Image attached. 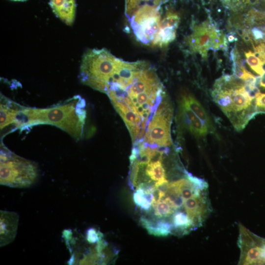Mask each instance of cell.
Instances as JSON below:
<instances>
[{
  "label": "cell",
  "instance_id": "ba28073f",
  "mask_svg": "<svg viewBox=\"0 0 265 265\" xmlns=\"http://www.w3.org/2000/svg\"><path fill=\"white\" fill-rule=\"evenodd\" d=\"M220 31L212 22L205 21L195 26L191 35L188 37L187 43L189 49L194 53H198L204 58L207 57L208 51L211 49L212 39Z\"/></svg>",
  "mask_w": 265,
  "mask_h": 265
},
{
  "label": "cell",
  "instance_id": "4316f807",
  "mask_svg": "<svg viewBox=\"0 0 265 265\" xmlns=\"http://www.w3.org/2000/svg\"><path fill=\"white\" fill-rule=\"evenodd\" d=\"M249 33L256 42L263 40L265 42V33L259 27L252 28Z\"/></svg>",
  "mask_w": 265,
  "mask_h": 265
},
{
  "label": "cell",
  "instance_id": "cb8c5ba5",
  "mask_svg": "<svg viewBox=\"0 0 265 265\" xmlns=\"http://www.w3.org/2000/svg\"><path fill=\"white\" fill-rule=\"evenodd\" d=\"M120 116L123 119L128 129L132 126L137 125L136 119L139 115L136 114L132 109H130Z\"/></svg>",
  "mask_w": 265,
  "mask_h": 265
},
{
  "label": "cell",
  "instance_id": "52a82bcc",
  "mask_svg": "<svg viewBox=\"0 0 265 265\" xmlns=\"http://www.w3.org/2000/svg\"><path fill=\"white\" fill-rule=\"evenodd\" d=\"M172 119L161 115L154 113L148 125L144 142L152 148L167 147L172 144L170 125Z\"/></svg>",
  "mask_w": 265,
  "mask_h": 265
},
{
  "label": "cell",
  "instance_id": "30bf717a",
  "mask_svg": "<svg viewBox=\"0 0 265 265\" xmlns=\"http://www.w3.org/2000/svg\"><path fill=\"white\" fill-rule=\"evenodd\" d=\"M180 21L178 14L168 11L161 19L159 31L152 45L164 47L173 41Z\"/></svg>",
  "mask_w": 265,
  "mask_h": 265
},
{
  "label": "cell",
  "instance_id": "6da1fadb",
  "mask_svg": "<svg viewBox=\"0 0 265 265\" xmlns=\"http://www.w3.org/2000/svg\"><path fill=\"white\" fill-rule=\"evenodd\" d=\"M85 101L79 95L46 108L22 106L14 123L21 130L36 125L55 126L79 141L82 139L86 117Z\"/></svg>",
  "mask_w": 265,
  "mask_h": 265
},
{
  "label": "cell",
  "instance_id": "9c48e42d",
  "mask_svg": "<svg viewBox=\"0 0 265 265\" xmlns=\"http://www.w3.org/2000/svg\"><path fill=\"white\" fill-rule=\"evenodd\" d=\"M184 207L194 228L201 226L211 211L207 191L185 200Z\"/></svg>",
  "mask_w": 265,
  "mask_h": 265
},
{
  "label": "cell",
  "instance_id": "d4e9b609",
  "mask_svg": "<svg viewBox=\"0 0 265 265\" xmlns=\"http://www.w3.org/2000/svg\"><path fill=\"white\" fill-rule=\"evenodd\" d=\"M255 105L258 113H265V94L258 93L255 97Z\"/></svg>",
  "mask_w": 265,
  "mask_h": 265
},
{
  "label": "cell",
  "instance_id": "f1b7e54d",
  "mask_svg": "<svg viewBox=\"0 0 265 265\" xmlns=\"http://www.w3.org/2000/svg\"><path fill=\"white\" fill-rule=\"evenodd\" d=\"M128 130L131 135L132 142L134 144L136 140L137 135L140 130V126L138 125H134L131 127Z\"/></svg>",
  "mask_w": 265,
  "mask_h": 265
},
{
  "label": "cell",
  "instance_id": "7402d4cb",
  "mask_svg": "<svg viewBox=\"0 0 265 265\" xmlns=\"http://www.w3.org/2000/svg\"><path fill=\"white\" fill-rule=\"evenodd\" d=\"M149 0H126L125 14L128 20L132 17L136 11L140 7L139 5L143 1Z\"/></svg>",
  "mask_w": 265,
  "mask_h": 265
},
{
  "label": "cell",
  "instance_id": "d6986e66",
  "mask_svg": "<svg viewBox=\"0 0 265 265\" xmlns=\"http://www.w3.org/2000/svg\"><path fill=\"white\" fill-rule=\"evenodd\" d=\"M245 56L246 62L250 68L257 74L262 76L265 73L263 67L264 61L250 51L245 53Z\"/></svg>",
  "mask_w": 265,
  "mask_h": 265
},
{
  "label": "cell",
  "instance_id": "ffe728a7",
  "mask_svg": "<svg viewBox=\"0 0 265 265\" xmlns=\"http://www.w3.org/2000/svg\"><path fill=\"white\" fill-rule=\"evenodd\" d=\"M133 199L135 204L144 211H148L152 205L151 201L141 188L138 187L133 193Z\"/></svg>",
  "mask_w": 265,
  "mask_h": 265
},
{
  "label": "cell",
  "instance_id": "4dcf8cb0",
  "mask_svg": "<svg viewBox=\"0 0 265 265\" xmlns=\"http://www.w3.org/2000/svg\"><path fill=\"white\" fill-rule=\"evenodd\" d=\"M234 34L235 33H233L232 32L228 34V35H227L228 41L230 42H233L238 40L237 38L235 37V35Z\"/></svg>",
  "mask_w": 265,
  "mask_h": 265
},
{
  "label": "cell",
  "instance_id": "8992f818",
  "mask_svg": "<svg viewBox=\"0 0 265 265\" xmlns=\"http://www.w3.org/2000/svg\"><path fill=\"white\" fill-rule=\"evenodd\" d=\"M239 265H265V239L239 224Z\"/></svg>",
  "mask_w": 265,
  "mask_h": 265
},
{
  "label": "cell",
  "instance_id": "e0dca14e",
  "mask_svg": "<svg viewBox=\"0 0 265 265\" xmlns=\"http://www.w3.org/2000/svg\"><path fill=\"white\" fill-rule=\"evenodd\" d=\"M145 174L152 181L158 182L166 179L162 161L148 163L145 169Z\"/></svg>",
  "mask_w": 265,
  "mask_h": 265
},
{
  "label": "cell",
  "instance_id": "836d02e7",
  "mask_svg": "<svg viewBox=\"0 0 265 265\" xmlns=\"http://www.w3.org/2000/svg\"><path fill=\"white\" fill-rule=\"evenodd\" d=\"M264 33H265V32Z\"/></svg>",
  "mask_w": 265,
  "mask_h": 265
},
{
  "label": "cell",
  "instance_id": "ac0fdd59",
  "mask_svg": "<svg viewBox=\"0 0 265 265\" xmlns=\"http://www.w3.org/2000/svg\"><path fill=\"white\" fill-rule=\"evenodd\" d=\"M172 219L174 228L184 232V233L188 232V229L194 228L191 220L187 214L184 212H176Z\"/></svg>",
  "mask_w": 265,
  "mask_h": 265
},
{
  "label": "cell",
  "instance_id": "44dd1931",
  "mask_svg": "<svg viewBox=\"0 0 265 265\" xmlns=\"http://www.w3.org/2000/svg\"><path fill=\"white\" fill-rule=\"evenodd\" d=\"M153 206L155 207V214L158 217L167 216L174 212L172 207L164 200H161Z\"/></svg>",
  "mask_w": 265,
  "mask_h": 265
},
{
  "label": "cell",
  "instance_id": "3957f363",
  "mask_svg": "<svg viewBox=\"0 0 265 265\" xmlns=\"http://www.w3.org/2000/svg\"><path fill=\"white\" fill-rule=\"evenodd\" d=\"M105 49L88 50L83 55L80 79L84 84L107 94L118 60Z\"/></svg>",
  "mask_w": 265,
  "mask_h": 265
},
{
  "label": "cell",
  "instance_id": "7a4b0ae2",
  "mask_svg": "<svg viewBox=\"0 0 265 265\" xmlns=\"http://www.w3.org/2000/svg\"><path fill=\"white\" fill-rule=\"evenodd\" d=\"M212 96L238 131L258 113L255 98L246 91L244 81L234 75H226L217 79Z\"/></svg>",
  "mask_w": 265,
  "mask_h": 265
},
{
  "label": "cell",
  "instance_id": "603a6c76",
  "mask_svg": "<svg viewBox=\"0 0 265 265\" xmlns=\"http://www.w3.org/2000/svg\"><path fill=\"white\" fill-rule=\"evenodd\" d=\"M187 179L201 191L207 190L208 185L204 180L193 176L186 170L185 171Z\"/></svg>",
  "mask_w": 265,
  "mask_h": 265
},
{
  "label": "cell",
  "instance_id": "5b68a950",
  "mask_svg": "<svg viewBox=\"0 0 265 265\" xmlns=\"http://www.w3.org/2000/svg\"><path fill=\"white\" fill-rule=\"evenodd\" d=\"M161 21L159 6L148 4L140 7L129 20L136 39L151 45L159 31Z\"/></svg>",
  "mask_w": 265,
  "mask_h": 265
},
{
  "label": "cell",
  "instance_id": "2e32d148",
  "mask_svg": "<svg viewBox=\"0 0 265 265\" xmlns=\"http://www.w3.org/2000/svg\"><path fill=\"white\" fill-rule=\"evenodd\" d=\"M179 190L184 200L197 196L202 192L187 179H182L171 183Z\"/></svg>",
  "mask_w": 265,
  "mask_h": 265
},
{
  "label": "cell",
  "instance_id": "83f0119b",
  "mask_svg": "<svg viewBox=\"0 0 265 265\" xmlns=\"http://www.w3.org/2000/svg\"><path fill=\"white\" fill-rule=\"evenodd\" d=\"M255 53L263 61L265 62V42L260 43L254 47Z\"/></svg>",
  "mask_w": 265,
  "mask_h": 265
},
{
  "label": "cell",
  "instance_id": "9a60e30c",
  "mask_svg": "<svg viewBox=\"0 0 265 265\" xmlns=\"http://www.w3.org/2000/svg\"><path fill=\"white\" fill-rule=\"evenodd\" d=\"M181 103L187 106L206 125L210 131L212 125L207 112L200 103L191 95L186 94L182 96Z\"/></svg>",
  "mask_w": 265,
  "mask_h": 265
},
{
  "label": "cell",
  "instance_id": "484cf974",
  "mask_svg": "<svg viewBox=\"0 0 265 265\" xmlns=\"http://www.w3.org/2000/svg\"><path fill=\"white\" fill-rule=\"evenodd\" d=\"M86 236V239L90 243H95L103 237L102 234L97 232L94 228L88 229Z\"/></svg>",
  "mask_w": 265,
  "mask_h": 265
},
{
  "label": "cell",
  "instance_id": "d6a6232c",
  "mask_svg": "<svg viewBox=\"0 0 265 265\" xmlns=\"http://www.w3.org/2000/svg\"><path fill=\"white\" fill-rule=\"evenodd\" d=\"M11 0L19 1H25V0Z\"/></svg>",
  "mask_w": 265,
  "mask_h": 265
},
{
  "label": "cell",
  "instance_id": "4fadbf2b",
  "mask_svg": "<svg viewBox=\"0 0 265 265\" xmlns=\"http://www.w3.org/2000/svg\"><path fill=\"white\" fill-rule=\"evenodd\" d=\"M23 106L0 95V130L13 125Z\"/></svg>",
  "mask_w": 265,
  "mask_h": 265
},
{
  "label": "cell",
  "instance_id": "5bb4252c",
  "mask_svg": "<svg viewBox=\"0 0 265 265\" xmlns=\"http://www.w3.org/2000/svg\"><path fill=\"white\" fill-rule=\"evenodd\" d=\"M50 5L58 18L67 25H72L76 14L75 0H50Z\"/></svg>",
  "mask_w": 265,
  "mask_h": 265
},
{
  "label": "cell",
  "instance_id": "277c9868",
  "mask_svg": "<svg viewBox=\"0 0 265 265\" xmlns=\"http://www.w3.org/2000/svg\"><path fill=\"white\" fill-rule=\"evenodd\" d=\"M0 184L12 187H28L39 177V168L34 161L17 155L0 145Z\"/></svg>",
  "mask_w": 265,
  "mask_h": 265
},
{
  "label": "cell",
  "instance_id": "1f68e13d",
  "mask_svg": "<svg viewBox=\"0 0 265 265\" xmlns=\"http://www.w3.org/2000/svg\"><path fill=\"white\" fill-rule=\"evenodd\" d=\"M166 0H154L153 3L156 6H160L161 3H163Z\"/></svg>",
  "mask_w": 265,
  "mask_h": 265
},
{
  "label": "cell",
  "instance_id": "f546056e",
  "mask_svg": "<svg viewBox=\"0 0 265 265\" xmlns=\"http://www.w3.org/2000/svg\"><path fill=\"white\" fill-rule=\"evenodd\" d=\"M263 67L265 73L261 77L260 85L261 86L265 87V62L264 61L263 63Z\"/></svg>",
  "mask_w": 265,
  "mask_h": 265
},
{
  "label": "cell",
  "instance_id": "7c38bea8",
  "mask_svg": "<svg viewBox=\"0 0 265 265\" xmlns=\"http://www.w3.org/2000/svg\"><path fill=\"white\" fill-rule=\"evenodd\" d=\"M180 106V118L183 125L196 136L206 135L210 130L206 124L187 106L181 103Z\"/></svg>",
  "mask_w": 265,
  "mask_h": 265
},
{
  "label": "cell",
  "instance_id": "8fae6325",
  "mask_svg": "<svg viewBox=\"0 0 265 265\" xmlns=\"http://www.w3.org/2000/svg\"><path fill=\"white\" fill-rule=\"evenodd\" d=\"M18 214L13 212L0 211V246L11 243L17 233Z\"/></svg>",
  "mask_w": 265,
  "mask_h": 265
}]
</instances>
